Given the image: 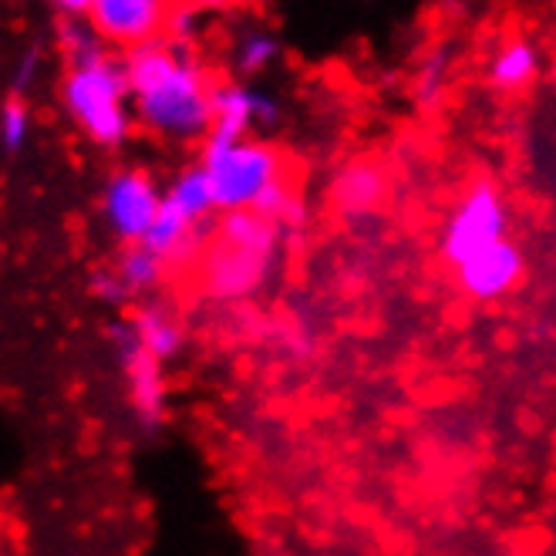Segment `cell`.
<instances>
[{"label":"cell","instance_id":"obj_9","mask_svg":"<svg viewBox=\"0 0 556 556\" xmlns=\"http://www.w3.org/2000/svg\"><path fill=\"white\" fill-rule=\"evenodd\" d=\"M169 0H98L88 21L109 41V48L132 51L159 38L162 27H169Z\"/></svg>","mask_w":556,"mask_h":556},{"label":"cell","instance_id":"obj_6","mask_svg":"<svg viewBox=\"0 0 556 556\" xmlns=\"http://www.w3.org/2000/svg\"><path fill=\"white\" fill-rule=\"evenodd\" d=\"M109 344H112L128 412H132L142 432L149 435L159 432L169 418V378H166L169 365H162L155 354H149L136 341V334L125 327L122 317L109 327Z\"/></svg>","mask_w":556,"mask_h":556},{"label":"cell","instance_id":"obj_16","mask_svg":"<svg viewBox=\"0 0 556 556\" xmlns=\"http://www.w3.org/2000/svg\"><path fill=\"white\" fill-rule=\"evenodd\" d=\"M58 48L68 61V68H78V64H91L109 58V41L98 35L94 24L88 17H64L58 27Z\"/></svg>","mask_w":556,"mask_h":556},{"label":"cell","instance_id":"obj_13","mask_svg":"<svg viewBox=\"0 0 556 556\" xmlns=\"http://www.w3.org/2000/svg\"><path fill=\"white\" fill-rule=\"evenodd\" d=\"M543 72V54L530 38L503 41L485 64V78L496 91H522L530 88Z\"/></svg>","mask_w":556,"mask_h":556},{"label":"cell","instance_id":"obj_18","mask_svg":"<svg viewBox=\"0 0 556 556\" xmlns=\"http://www.w3.org/2000/svg\"><path fill=\"white\" fill-rule=\"evenodd\" d=\"M30 132H35V118H30L27 102L24 98H8L4 109H0V146H4V152L21 155L30 142Z\"/></svg>","mask_w":556,"mask_h":556},{"label":"cell","instance_id":"obj_8","mask_svg":"<svg viewBox=\"0 0 556 556\" xmlns=\"http://www.w3.org/2000/svg\"><path fill=\"white\" fill-rule=\"evenodd\" d=\"M527 277V256L516 240H503L452 270L455 290L472 304H500Z\"/></svg>","mask_w":556,"mask_h":556},{"label":"cell","instance_id":"obj_14","mask_svg":"<svg viewBox=\"0 0 556 556\" xmlns=\"http://www.w3.org/2000/svg\"><path fill=\"white\" fill-rule=\"evenodd\" d=\"M166 206L173 213H179L182 219H189L192 226H203V230H213V216L219 213L216 210V200H213V186L203 173L200 162H192V166L179 169L169 186H166Z\"/></svg>","mask_w":556,"mask_h":556},{"label":"cell","instance_id":"obj_15","mask_svg":"<svg viewBox=\"0 0 556 556\" xmlns=\"http://www.w3.org/2000/svg\"><path fill=\"white\" fill-rule=\"evenodd\" d=\"M109 270L115 274L118 287L125 290V298H142V293H152L162 283L169 267L146 247H122L118 260Z\"/></svg>","mask_w":556,"mask_h":556},{"label":"cell","instance_id":"obj_2","mask_svg":"<svg viewBox=\"0 0 556 556\" xmlns=\"http://www.w3.org/2000/svg\"><path fill=\"white\" fill-rule=\"evenodd\" d=\"M195 162L213 186L219 213H264L283 230L304 219L287 159L267 139H206Z\"/></svg>","mask_w":556,"mask_h":556},{"label":"cell","instance_id":"obj_11","mask_svg":"<svg viewBox=\"0 0 556 556\" xmlns=\"http://www.w3.org/2000/svg\"><path fill=\"white\" fill-rule=\"evenodd\" d=\"M327 195H331V206L338 210V216L362 223L381 213V206L388 203V176L378 162L354 159L334 173Z\"/></svg>","mask_w":556,"mask_h":556},{"label":"cell","instance_id":"obj_5","mask_svg":"<svg viewBox=\"0 0 556 556\" xmlns=\"http://www.w3.org/2000/svg\"><path fill=\"white\" fill-rule=\"evenodd\" d=\"M509 230H513V213L506 203V192L496 182L476 179L455 195V203L448 206L442 219L439 256L445 260V267L455 270L476 253L496 247L503 240H513Z\"/></svg>","mask_w":556,"mask_h":556},{"label":"cell","instance_id":"obj_19","mask_svg":"<svg viewBox=\"0 0 556 556\" xmlns=\"http://www.w3.org/2000/svg\"><path fill=\"white\" fill-rule=\"evenodd\" d=\"M91 290H94V298L102 301V304H109V307H122V304L128 301V298H125V290L118 287V280H115L112 270H98L94 280H91Z\"/></svg>","mask_w":556,"mask_h":556},{"label":"cell","instance_id":"obj_10","mask_svg":"<svg viewBox=\"0 0 556 556\" xmlns=\"http://www.w3.org/2000/svg\"><path fill=\"white\" fill-rule=\"evenodd\" d=\"M280 118L277 102L247 81H219L213 88V132L210 139H250L256 128Z\"/></svg>","mask_w":556,"mask_h":556},{"label":"cell","instance_id":"obj_4","mask_svg":"<svg viewBox=\"0 0 556 556\" xmlns=\"http://www.w3.org/2000/svg\"><path fill=\"white\" fill-rule=\"evenodd\" d=\"M61 109L75 125V132L94 149H122L136 128L125 61L109 54L102 61L68 68L61 78Z\"/></svg>","mask_w":556,"mask_h":556},{"label":"cell","instance_id":"obj_1","mask_svg":"<svg viewBox=\"0 0 556 556\" xmlns=\"http://www.w3.org/2000/svg\"><path fill=\"white\" fill-rule=\"evenodd\" d=\"M132 88L136 125L162 142H206L213 132V81L210 72L179 41H149L122 54Z\"/></svg>","mask_w":556,"mask_h":556},{"label":"cell","instance_id":"obj_7","mask_svg":"<svg viewBox=\"0 0 556 556\" xmlns=\"http://www.w3.org/2000/svg\"><path fill=\"white\" fill-rule=\"evenodd\" d=\"M166 189L139 166L115 169L98 192V219L118 247H142L162 213Z\"/></svg>","mask_w":556,"mask_h":556},{"label":"cell","instance_id":"obj_20","mask_svg":"<svg viewBox=\"0 0 556 556\" xmlns=\"http://www.w3.org/2000/svg\"><path fill=\"white\" fill-rule=\"evenodd\" d=\"M48 4H51V8L61 14V21H64V17H88L98 0H48Z\"/></svg>","mask_w":556,"mask_h":556},{"label":"cell","instance_id":"obj_12","mask_svg":"<svg viewBox=\"0 0 556 556\" xmlns=\"http://www.w3.org/2000/svg\"><path fill=\"white\" fill-rule=\"evenodd\" d=\"M128 331L136 334V341L155 354L162 365H173L186 348V324L182 317L162 301H146L139 304L128 317H122Z\"/></svg>","mask_w":556,"mask_h":556},{"label":"cell","instance_id":"obj_3","mask_svg":"<svg viewBox=\"0 0 556 556\" xmlns=\"http://www.w3.org/2000/svg\"><path fill=\"white\" fill-rule=\"evenodd\" d=\"M283 264V226L264 213H223L213 240L195 260L200 290L216 304L264 293Z\"/></svg>","mask_w":556,"mask_h":556},{"label":"cell","instance_id":"obj_17","mask_svg":"<svg viewBox=\"0 0 556 556\" xmlns=\"http://www.w3.org/2000/svg\"><path fill=\"white\" fill-rule=\"evenodd\" d=\"M277 58H280V41L270 35L267 27L243 30V35L237 38V45H233V68L243 78H253L260 72H267Z\"/></svg>","mask_w":556,"mask_h":556}]
</instances>
